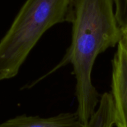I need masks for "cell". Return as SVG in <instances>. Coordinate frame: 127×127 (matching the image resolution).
Returning a JSON list of instances; mask_svg holds the SVG:
<instances>
[{"label":"cell","instance_id":"cell-7","mask_svg":"<svg viewBox=\"0 0 127 127\" xmlns=\"http://www.w3.org/2000/svg\"><path fill=\"white\" fill-rule=\"evenodd\" d=\"M127 54V26L122 28V37L119 44Z\"/></svg>","mask_w":127,"mask_h":127},{"label":"cell","instance_id":"cell-1","mask_svg":"<svg viewBox=\"0 0 127 127\" xmlns=\"http://www.w3.org/2000/svg\"><path fill=\"white\" fill-rule=\"evenodd\" d=\"M114 0H74L71 42L58 64L50 73L71 64L75 76L76 113L86 127L100 101L92 82L99 55L119 44L122 29L114 9Z\"/></svg>","mask_w":127,"mask_h":127},{"label":"cell","instance_id":"cell-5","mask_svg":"<svg viewBox=\"0 0 127 127\" xmlns=\"http://www.w3.org/2000/svg\"><path fill=\"white\" fill-rule=\"evenodd\" d=\"M115 125V107L111 92L101 95L99 107L88 122L86 127H113Z\"/></svg>","mask_w":127,"mask_h":127},{"label":"cell","instance_id":"cell-6","mask_svg":"<svg viewBox=\"0 0 127 127\" xmlns=\"http://www.w3.org/2000/svg\"><path fill=\"white\" fill-rule=\"evenodd\" d=\"M115 14L120 27L127 26V0H114Z\"/></svg>","mask_w":127,"mask_h":127},{"label":"cell","instance_id":"cell-4","mask_svg":"<svg viewBox=\"0 0 127 127\" xmlns=\"http://www.w3.org/2000/svg\"><path fill=\"white\" fill-rule=\"evenodd\" d=\"M0 127H86L76 112L61 113L50 117L17 116L0 123Z\"/></svg>","mask_w":127,"mask_h":127},{"label":"cell","instance_id":"cell-3","mask_svg":"<svg viewBox=\"0 0 127 127\" xmlns=\"http://www.w3.org/2000/svg\"><path fill=\"white\" fill-rule=\"evenodd\" d=\"M115 125L127 127V54L119 45L112 60L111 91Z\"/></svg>","mask_w":127,"mask_h":127},{"label":"cell","instance_id":"cell-2","mask_svg":"<svg viewBox=\"0 0 127 127\" xmlns=\"http://www.w3.org/2000/svg\"><path fill=\"white\" fill-rule=\"evenodd\" d=\"M74 0H26L0 41V81L18 74L32 50L53 26L71 23Z\"/></svg>","mask_w":127,"mask_h":127}]
</instances>
